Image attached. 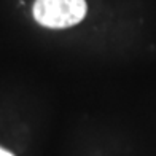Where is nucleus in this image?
I'll return each mask as SVG.
<instances>
[{"label": "nucleus", "mask_w": 156, "mask_h": 156, "mask_svg": "<svg viewBox=\"0 0 156 156\" xmlns=\"http://www.w3.org/2000/svg\"><path fill=\"white\" fill-rule=\"evenodd\" d=\"M86 15L84 0H35L34 18L45 27L66 29L78 24Z\"/></svg>", "instance_id": "nucleus-1"}, {"label": "nucleus", "mask_w": 156, "mask_h": 156, "mask_svg": "<svg viewBox=\"0 0 156 156\" xmlns=\"http://www.w3.org/2000/svg\"><path fill=\"white\" fill-rule=\"evenodd\" d=\"M0 156H13L10 151H6V150H3V148H0Z\"/></svg>", "instance_id": "nucleus-2"}]
</instances>
